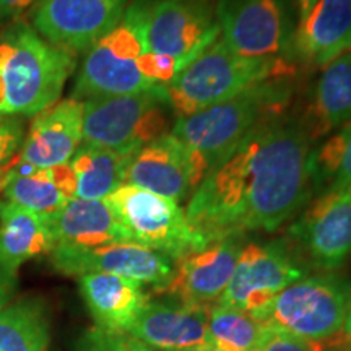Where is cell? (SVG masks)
Segmentation results:
<instances>
[{
  "label": "cell",
  "instance_id": "1",
  "mask_svg": "<svg viewBox=\"0 0 351 351\" xmlns=\"http://www.w3.org/2000/svg\"><path fill=\"white\" fill-rule=\"evenodd\" d=\"M311 142L306 122L285 114L249 132L192 192L189 225L207 245L278 230L314 194Z\"/></svg>",
  "mask_w": 351,
  "mask_h": 351
},
{
  "label": "cell",
  "instance_id": "2",
  "mask_svg": "<svg viewBox=\"0 0 351 351\" xmlns=\"http://www.w3.org/2000/svg\"><path fill=\"white\" fill-rule=\"evenodd\" d=\"M75 54L47 43L25 21L0 34L3 116L34 117L54 106L75 70Z\"/></svg>",
  "mask_w": 351,
  "mask_h": 351
},
{
  "label": "cell",
  "instance_id": "3",
  "mask_svg": "<svg viewBox=\"0 0 351 351\" xmlns=\"http://www.w3.org/2000/svg\"><path fill=\"white\" fill-rule=\"evenodd\" d=\"M291 96L293 85L288 78L256 83L194 116L179 117L173 134L187 145L207 174L219 158L249 132L283 116Z\"/></svg>",
  "mask_w": 351,
  "mask_h": 351
},
{
  "label": "cell",
  "instance_id": "4",
  "mask_svg": "<svg viewBox=\"0 0 351 351\" xmlns=\"http://www.w3.org/2000/svg\"><path fill=\"white\" fill-rule=\"evenodd\" d=\"M291 72L288 60L238 56L218 36L166 86V96L179 119L223 103L256 83L288 78Z\"/></svg>",
  "mask_w": 351,
  "mask_h": 351
},
{
  "label": "cell",
  "instance_id": "5",
  "mask_svg": "<svg viewBox=\"0 0 351 351\" xmlns=\"http://www.w3.org/2000/svg\"><path fill=\"white\" fill-rule=\"evenodd\" d=\"M145 52L138 13L130 3L121 23L86 52L72 98L88 101L140 93L166 96L165 88L155 86L140 72L138 59Z\"/></svg>",
  "mask_w": 351,
  "mask_h": 351
},
{
  "label": "cell",
  "instance_id": "6",
  "mask_svg": "<svg viewBox=\"0 0 351 351\" xmlns=\"http://www.w3.org/2000/svg\"><path fill=\"white\" fill-rule=\"evenodd\" d=\"M350 300L348 278L335 271H320L276 295L261 322L326 346L341 333Z\"/></svg>",
  "mask_w": 351,
  "mask_h": 351
},
{
  "label": "cell",
  "instance_id": "7",
  "mask_svg": "<svg viewBox=\"0 0 351 351\" xmlns=\"http://www.w3.org/2000/svg\"><path fill=\"white\" fill-rule=\"evenodd\" d=\"M104 200L132 243L163 254L171 261L208 247L189 225L181 205L168 197L124 182Z\"/></svg>",
  "mask_w": 351,
  "mask_h": 351
},
{
  "label": "cell",
  "instance_id": "8",
  "mask_svg": "<svg viewBox=\"0 0 351 351\" xmlns=\"http://www.w3.org/2000/svg\"><path fill=\"white\" fill-rule=\"evenodd\" d=\"M165 95L140 93L96 98L83 103V142L117 153L140 148L168 134Z\"/></svg>",
  "mask_w": 351,
  "mask_h": 351
},
{
  "label": "cell",
  "instance_id": "9",
  "mask_svg": "<svg viewBox=\"0 0 351 351\" xmlns=\"http://www.w3.org/2000/svg\"><path fill=\"white\" fill-rule=\"evenodd\" d=\"M213 0H135L148 52L184 69L219 36Z\"/></svg>",
  "mask_w": 351,
  "mask_h": 351
},
{
  "label": "cell",
  "instance_id": "10",
  "mask_svg": "<svg viewBox=\"0 0 351 351\" xmlns=\"http://www.w3.org/2000/svg\"><path fill=\"white\" fill-rule=\"evenodd\" d=\"M304 276L307 269L287 241L247 244L217 304L241 309L261 320L276 295Z\"/></svg>",
  "mask_w": 351,
  "mask_h": 351
},
{
  "label": "cell",
  "instance_id": "11",
  "mask_svg": "<svg viewBox=\"0 0 351 351\" xmlns=\"http://www.w3.org/2000/svg\"><path fill=\"white\" fill-rule=\"evenodd\" d=\"M219 36L238 56L288 60L295 43L287 0H218Z\"/></svg>",
  "mask_w": 351,
  "mask_h": 351
},
{
  "label": "cell",
  "instance_id": "12",
  "mask_svg": "<svg viewBox=\"0 0 351 351\" xmlns=\"http://www.w3.org/2000/svg\"><path fill=\"white\" fill-rule=\"evenodd\" d=\"M130 0H36L33 29L72 54L88 52L121 23Z\"/></svg>",
  "mask_w": 351,
  "mask_h": 351
},
{
  "label": "cell",
  "instance_id": "13",
  "mask_svg": "<svg viewBox=\"0 0 351 351\" xmlns=\"http://www.w3.org/2000/svg\"><path fill=\"white\" fill-rule=\"evenodd\" d=\"M49 256L52 267L64 275H119L161 293L168 288L174 270L169 257L135 243L108 244L93 249L54 247Z\"/></svg>",
  "mask_w": 351,
  "mask_h": 351
},
{
  "label": "cell",
  "instance_id": "14",
  "mask_svg": "<svg viewBox=\"0 0 351 351\" xmlns=\"http://www.w3.org/2000/svg\"><path fill=\"white\" fill-rule=\"evenodd\" d=\"M302 261L335 271L351 257V189L324 192L289 230Z\"/></svg>",
  "mask_w": 351,
  "mask_h": 351
},
{
  "label": "cell",
  "instance_id": "15",
  "mask_svg": "<svg viewBox=\"0 0 351 351\" xmlns=\"http://www.w3.org/2000/svg\"><path fill=\"white\" fill-rule=\"evenodd\" d=\"M204 176L194 153L171 132L152 140L132 156L125 182L181 204Z\"/></svg>",
  "mask_w": 351,
  "mask_h": 351
},
{
  "label": "cell",
  "instance_id": "16",
  "mask_svg": "<svg viewBox=\"0 0 351 351\" xmlns=\"http://www.w3.org/2000/svg\"><path fill=\"white\" fill-rule=\"evenodd\" d=\"M210 307L176 300L148 301L125 333L158 351H213Z\"/></svg>",
  "mask_w": 351,
  "mask_h": 351
},
{
  "label": "cell",
  "instance_id": "17",
  "mask_svg": "<svg viewBox=\"0 0 351 351\" xmlns=\"http://www.w3.org/2000/svg\"><path fill=\"white\" fill-rule=\"evenodd\" d=\"M243 247V236H234L179 258L166 293L184 304L213 306L230 283Z\"/></svg>",
  "mask_w": 351,
  "mask_h": 351
},
{
  "label": "cell",
  "instance_id": "18",
  "mask_svg": "<svg viewBox=\"0 0 351 351\" xmlns=\"http://www.w3.org/2000/svg\"><path fill=\"white\" fill-rule=\"evenodd\" d=\"M83 142V101L62 99L39 112L21 143L19 165L52 168L67 165Z\"/></svg>",
  "mask_w": 351,
  "mask_h": 351
},
{
  "label": "cell",
  "instance_id": "19",
  "mask_svg": "<svg viewBox=\"0 0 351 351\" xmlns=\"http://www.w3.org/2000/svg\"><path fill=\"white\" fill-rule=\"evenodd\" d=\"M54 247L93 249L132 243L106 200L72 199L59 212L46 215Z\"/></svg>",
  "mask_w": 351,
  "mask_h": 351
},
{
  "label": "cell",
  "instance_id": "20",
  "mask_svg": "<svg viewBox=\"0 0 351 351\" xmlns=\"http://www.w3.org/2000/svg\"><path fill=\"white\" fill-rule=\"evenodd\" d=\"M293 47L307 64L326 67L351 51V0H317L295 32Z\"/></svg>",
  "mask_w": 351,
  "mask_h": 351
},
{
  "label": "cell",
  "instance_id": "21",
  "mask_svg": "<svg viewBox=\"0 0 351 351\" xmlns=\"http://www.w3.org/2000/svg\"><path fill=\"white\" fill-rule=\"evenodd\" d=\"M83 301L96 327L127 332L140 311L150 301L143 285L111 274H86L78 280Z\"/></svg>",
  "mask_w": 351,
  "mask_h": 351
},
{
  "label": "cell",
  "instance_id": "22",
  "mask_svg": "<svg viewBox=\"0 0 351 351\" xmlns=\"http://www.w3.org/2000/svg\"><path fill=\"white\" fill-rule=\"evenodd\" d=\"M2 192L7 202L19 207L52 215L75 199L77 179L69 163L41 169L19 165V169H13L3 179Z\"/></svg>",
  "mask_w": 351,
  "mask_h": 351
},
{
  "label": "cell",
  "instance_id": "23",
  "mask_svg": "<svg viewBox=\"0 0 351 351\" xmlns=\"http://www.w3.org/2000/svg\"><path fill=\"white\" fill-rule=\"evenodd\" d=\"M46 215L0 202V257L15 269L32 258L51 254L54 249Z\"/></svg>",
  "mask_w": 351,
  "mask_h": 351
},
{
  "label": "cell",
  "instance_id": "24",
  "mask_svg": "<svg viewBox=\"0 0 351 351\" xmlns=\"http://www.w3.org/2000/svg\"><path fill=\"white\" fill-rule=\"evenodd\" d=\"M351 122V51L326 65L320 75L311 106V119L306 122L311 138Z\"/></svg>",
  "mask_w": 351,
  "mask_h": 351
},
{
  "label": "cell",
  "instance_id": "25",
  "mask_svg": "<svg viewBox=\"0 0 351 351\" xmlns=\"http://www.w3.org/2000/svg\"><path fill=\"white\" fill-rule=\"evenodd\" d=\"M134 155L82 143L69 163L77 179L75 199H108L125 182L127 168Z\"/></svg>",
  "mask_w": 351,
  "mask_h": 351
},
{
  "label": "cell",
  "instance_id": "26",
  "mask_svg": "<svg viewBox=\"0 0 351 351\" xmlns=\"http://www.w3.org/2000/svg\"><path fill=\"white\" fill-rule=\"evenodd\" d=\"M49 340V313L41 298H21L0 311V351H47Z\"/></svg>",
  "mask_w": 351,
  "mask_h": 351
},
{
  "label": "cell",
  "instance_id": "27",
  "mask_svg": "<svg viewBox=\"0 0 351 351\" xmlns=\"http://www.w3.org/2000/svg\"><path fill=\"white\" fill-rule=\"evenodd\" d=\"M271 326L234 307H210L208 332L215 351H258Z\"/></svg>",
  "mask_w": 351,
  "mask_h": 351
},
{
  "label": "cell",
  "instance_id": "28",
  "mask_svg": "<svg viewBox=\"0 0 351 351\" xmlns=\"http://www.w3.org/2000/svg\"><path fill=\"white\" fill-rule=\"evenodd\" d=\"M311 179L314 192L351 189V122L313 152Z\"/></svg>",
  "mask_w": 351,
  "mask_h": 351
},
{
  "label": "cell",
  "instance_id": "29",
  "mask_svg": "<svg viewBox=\"0 0 351 351\" xmlns=\"http://www.w3.org/2000/svg\"><path fill=\"white\" fill-rule=\"evenodd\" d=\"M75 351H158L125 332L95 327L78 339Z\"/></svg>",
  "mask_w": 351,
  "mask_h": 351
},
{
  "label": "cell",
  "instance_id": "30",
  "mask_svg": "<svg viewBox=\"0 0 351 351\" xmlns=\"http://www.w3.org/2000/svg\"><path fill=\"white\" fill-rule=\"evenodd\" d=\"M324 348H326L324 345L307 341L282 328L271 327L269 337L258 351H324Z\"/></svg>",
  "mask_w": 351,
  "mask_h": 351
},
{
  "label": "cell",
  "instance_id": "31",
  "mask_svg": "<svg viewBox=\"0 0 351 351\" xmlns=\"http://www.w3.org/2000/svg\"><path fill=\"white\" fill-rule=\"evenodd\" d=\"M23 143V125L19 119L0 116V171L20 150Z\"/></svg>",
  "mask_w": 351,
  "mask_h": 351
},
{
  "label": "cell",
  "instance_id": "32",
  "mask_svg": "<svg viewBox=\"0 0 351 351\" xmlns=\"http://www.w3.org/2000/svg\"><path fill=\"white\" fill-rule=\"evenodd\" d=\"M19 283V269L12 267L0 257V311H3L12 302Z\"/></svg>",
  "mask_w": 351,
  "mask_h": 351
},
{
  "label": "cell",
  "instance_id": "33",
  "mask_svg": "<svg viewBox=\"0 0 351 351\" xmlns=\"http://www.w3.org/2000/svg\"><path fill=\"white\" fill-rule=\"evenodd\" d=\"M33 3H36V0H0V29L19 21Z\"/></svg>",
  "mask_w": 351,
  "mask_h": 351
},
{
  "label": "cell",
  "instance_id": "34",
  "mask_svg": "<svg viewBox=\"0 0 351 351\" xmlns=\"http://www.w3.org/2000/svg\"><path fill=\"white\" fill-rule=\"evenodd\" d=\"M317 3V0H298V10H300V19H306L307 13L313 10V7Z\"/></svg>",
  "mask_w": 351,
  "mask_h": 351
},
{
  "label": "cell",
  "instance_id": "35",
  "mask_svg": "<svg viewBox=\"0 0 351 351\" xmlns=\"http://www.w3.org/2000/svg\"><path fill=\"white\" fill-rule=\"evenodd\" d=\"M341 335H343V339H351V300L348 304V311H346L345 315L343 327H341Z\"/></svg>",
  "mask_w": 351,
  "mask_h": 351
},
{
  "label": "cell",
  "instance_id": "36",
  "mask_svg": "<svg viewBox=\"0 0 351 351\" xmlns=\"http://www.w3.org/2000/svg\"><path fill=\"white\" fill-rule=\"evenodd\" d=\"M339 348H341V351H351V339H343L337 343Z\"/></svg>",
  "mask_w": 351,
  "mask_h": 351
}]
</instances>
